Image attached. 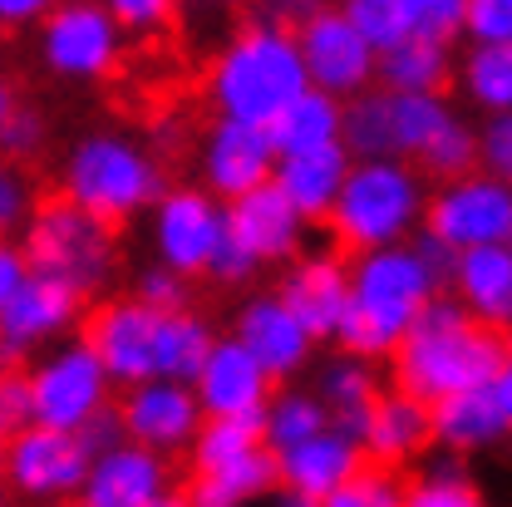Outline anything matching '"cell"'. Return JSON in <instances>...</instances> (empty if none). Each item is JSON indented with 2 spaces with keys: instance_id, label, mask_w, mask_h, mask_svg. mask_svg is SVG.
Masks as SVG:
<instances>
[{
  "instance_id": "6da1fadb",
  "label": "cell",
  "mask_w": 512,
  "mask_h": 507,
  "mask_svg": "<svg viewBox=\"0 0 512 507\" xmlns=\"http://www.w3.org/2000/svg\"><path fill=\"white\" fill-rule=\"evenodd\" d=\"M503 360H508V340L498 330L478 325L453 296H434L399 340V350L389 355V389L434 409L453 394L488 389Z\"/></svg>"
},
{
  "instance_id": "7a4b0ae2",
  "label": "cell",
  "mask_w": 512,
  "mask_h": 507,
  "mask_svg": "<svg viewBox=\"0 0 512 507\" xmlns=\"http://www.w3.org/2000/svg\"><path fill=\"white\" fill-rule=\"evenodd\" d=\"M306 89L311 84L296 50V30L261 10L227 35V45L207 69V104L217 109V119H232V124L266 128Z\"/></svg>"
},
{
  "instance_id": "3957f363",
  "label": "cell",
  "mask_w": 512,
  "mask_h": 507,
  "mask_svg": "<svg viewBox=\"0 0 512 507\" xmlns=\"http://www.w3.org/2000/svg\"><path fill=\"white\" fill-rule=\"evenodd\" d=\"M434 296H439L434 281L424 276L419 256L409 247L350 256V306H345L335 340H330L335 355H350L365 365L389 360Z\"/></svg>"
},
{
  "instance_id": "277c9868",
  "label": "cell",
  "mask_w": 512,
  "mask_h": 507,
  "mask_svg": "<svg viewBox=\"0 0 512 507\" xmlns=\"http://www.w3.org/2000/svg\"><path fill=\"white\" fill-rule=\"evenodd\" d=\"M163 192H168L163 163L128 133H84L64 153L60 197L109 232L153 212Z\"/></svg>"
},
{
  "instance_id": "5b68a950",
  "label": "cell",
  "mask_w": 512,
  "mask_h": 507,
  "mask_svg": "<svg viewBox=\"0 0 512 507\" xmlns=\"http://www.w3.org/2000/svg\"><path fill=\"white\" fill-rule=\"evenodd\" d=\"M424 207H429V183L414 173V163L399 158L350 163V178L325 227L340 256L389 252V247H409V237L424 227Z\"/></svg>"
},
{
  "instance_id": "8992f818",
  "label": "cell",
  "mask_w": 512,
  "mask_h": 507,
  "mask_svg": "<svg viewBox=\"0 0 512 507\" xmlns=\"http://www.w3.org/2000/svg\"><path fill=\"white\" fill-rule=\"evenodd\" d=\"M15 242H20L25 266H30L35 276H50V281L74 286L84 301H89V296L114 276V266H119L114 232L99 227L94 217H84L79 207H69L64 197L40 202Z\"/></svg>"
},
{
  "instance_id": "52a82bcc",
  "label": "cell",
  "mask_w": 512,
  "mask_h": 507,
  "mask_svg": "<svg viewBox=\"0 0 512 507\" xmlns=\"http://www.w3.org/2000/svg\"><path fill=\"white\" fill-rule=\"evenodd\" d=\"M25 384H30L35 424L40 429H55V434H79L104 409H114V384H109L104 365L94 360V350L79 335L50 345L25 370Z\"/></svg>"
},
{
  "instance_id": "ba28073f",
  "label": "cell",
  "mask_w": 512,
  "mask_h": 507,
  "mask_svg": "<svg viewBox=\"0 0 512 507\" xmlns=\"http://www.w3.org/2000/svg\"><path fill=\"white\" fill-rule=\"evenodd\" d=\"M124 60V30L114 25L109 5L94 0H69V5H50V15L40 20V64L55 79H104Z\"/></svg>"
},
{
  "instance_id": "9c48e42d",
  "label": "cell",
  "mask_w": 512,
  "mask_h": 507,
  "mask_svg": "<svg viewBox=\"0 0 512 507\" xmlns=\"http://www.w3.org/2000/svg\"><path fill=\"white\" fill-rule=\"evenodd\" d=\"M296 50L306 64V84L330 94L335 104H350L375 89V50L355 35V25L340 15V5H316L296 25Z\"/></svg>"
},
{
  "instance_id": "30bf717a",
  "label": "cell",
  "mask_w": 512,
  "mask_h": 507,
  "mask_svg": "<svg viewBox=\"0 0 512 507\" xmlns=\"http://www.w3.org/2000/svg\"><path fill=\"white\" fill-rule=\"evenodd\" d=\"M148 227H153L158 266L192 281V276H207L212 256L227 237V207L202 188H168L153 202Z\"/></svg>"
},
{
  "instance_id": "8fae6325",
  "label": "cell",
  "mask_w": 512,
  "mask_h": 507,
  "mask_svg": "<svg viewBox=\"0 0 512 507\" xmlns=\"http://www.w3.org/2000/svg\"><path fill=\"white\" fill-rule=\"evenodd\" d=\"M424 232H434L453 252H478V247H508L512 237V188L473 173L448 188L429 192L424 207Z\"/></svg>"
},
{
  "instance_id": "7c38bea8",
  "label": "cell",
  "mask_w": 512,
  "mask_h": 507,
  "mask_svg": "<svg viewBox=\"0 0 512 507\" xmlns=\"http://www.w3.org/2000/svg\"><path fill=\"white\" fill-rule=\"evenodd\" d=\"M89 448L79 444V434H55L30 424L25 434H15L5 444V488L30 498V503H74L84 478H89Z\"/></svg>"
},
{
  "instance_id": "4fadbf2b",
  "label": "cell",
  "mask_w": 512,
  "mask_h": 507,
  "mask_svg": "<svg viewBox=\"0 0 512 507\" xmlns=\"http://www.w3.org/2000/svg\"><path fill=\"white\" fill-rule=\"evenodd\" d=\"M114 409H119V424H124V444L148 448L158 458H188L197 429L207 424L202 409H197V394L173 380L133 384V389H124V399Z\"/></svg>"
},
{
  "instance_id": "5bb4252c",
  "label": "cell",
  "mask_w": 512,
  "mask_h": 507,
  "mask_svg": "<svg viewBox=\"0 0 512 507\" xmlns=\"http://www.w3.org/2000/svg\"><path fill=\"white\" fill-rule=\"evenodd\" d=\"M153 330H158V316L124 296V301H104V306L84 311L79 340L94 350L109 384L124 394L133 384L153 380Z\"/></svg>"
},
{
  "instance_id": "9a60e30c",
  "label": "cell",
  "mask_w": 512,
  "mask_h": 507,
  "mask_svg": "<svg viewBox=\"0 0 512 507\" xmlns=\"http://www.w3.org/2000/svg\"><path fill=\"white\" fill-rule=\"evenodd\" d=\"M271 296L301 320V330L316 345L335 340V325H340L345 306H350V256L330 252V247L301 252L281 271V286Z\"/></svg>"
},
{
  "instance_id": "2e32d148",
  "label": "cell",
  "mask_w": 512,
  "mask_h": 507,
  "mask_svg": "<svg viewBox=\"0 0 512 507\" xmlns=\"http://www.w3.org/2000/svg\"><path fill=\"white\" fill-rule=\"evenodd\" d=\"M232 340L261 365V375L271 384H296L306 375V365L316 360V340L301 330V320L291 316L271 291L247 296L232 316Z\"/></svg>"
},
{
  "instance_id": "e0dca14e",
  "label": "cell",
  "mask_w": 512,
  "mask_h": 507,
  "mask_svg": "<svg viewBox=\"0 0 512 507\" xmlns=\"http://www.w3.org/2000/svg\"><path fill=\"white\" fill-rule=\"evenodd\" d=\"M271 389L276 384L261 375V365L232 335H217L202 375L192 380L202 419H232V424H252V429H261V414L271 404Z\"/></svg>"
},
{
  "instance_id": "ac0fdd59",
  "label": "cell",
  "mask_w": 512,
  "mask_h": 507,
  "mask_svg": "<svg viewBox=\"0 0 512 507\" xmlns=\"http://www.w3.org/2000/svg\"><path fill=\"white\" fill-rule=\"evenodd\" d=\"M276 173V148L266 143V128L217 119L202 138V192H212L222 207L266 188Z\"/></svg>"
},
{
  "instance_id": "d6986e66",
  "label": "cell",
  "mask_w": 512,
  "mask_h": 507,
  "mask_svg": "<svg viewBox=\"0 0 512 507\" xmlns=\"http://www.w3.org/2000/svg\"><path fill=\"white\" fill-rule=\"evenodd\" d=\"M84 311H89V301H84L74 286L30 271L25 286L15 291V301H10L5 316H0V340L15 345L20 355H35V350L45 355L50 345L69 340L74 325H84Z\"/></svg>"
},
{
  "instance_id": "ffe728a7",
  "label": "cell",
  "mask_w": 512,
  "mask_h": 507,
  "mask_svg": "<svg viewBox=\"0 0 512 507\" xmlns=\"http://www.w3.org/2000/svg\"><path fill=\"white\" fill-rule=\"evenodd\" d=\"M173 463L148 448L119 444L89 463V478L79 488L74 507H148L163 493H173Z\"/></svg>"
},
{
  "instance_id": "44dd1931",
  "label": "cell",
  "mask_w": 512,
  "mask_h": 507,
  "mask_svg": "<svg viewBox=\"0 0 512 507\" xmlns=\"http://www.w3.org/2000/svg\"><path fill=\"white\" fill-rule=\"evenodd\" d=\"M227 237L242 242V247L256 256V266H276V261L291 266L296 256L306 252L311 227L301 222V212H296L281 192L266 183V188L227 202Z\"/></svg>"
},
{
  "instance_id": "7402d4cb",
  "label": "cell",
  "mask_w": 512,
  "mask_h": 507,
  "mask_svg": "<svg viewBox=\"0 0 512 507\" xmlns=\"http://www.w3.org/2000/svg\"><path fill=\"white\" fill-rule=\"evenodd\" d=\"M429 444H434L429 404H419V399H409V394H399V389H389V384H384L380 404L370 409V424H365V434H360V453H365V463L399 473L404 463H414Z\"/></svg>"
},
{
  "instance_id": "603a6c76",
  "label": "cell",
  "mask_w": 512,
  "mask_h": 507,
  "mask_svg": "<svg viewBox=\"0 0 512 507\" xmlns=\"http://www.w3.org/2000/svg\"><path fill=\"white\" fill-rule=\"evenodd\" d=\"M360 468H365L360 444L345 439V434H335V429H325L311 444L291 448V453H276V478H281V488H286V493H301V498H311V503H325V498H330L335 488H345Z\"/></svg>"
},
{
  "instance_id": "cb8c5ba5",
  "label": "cell",
  "mask_w": 512,
  "mask_h": 507,
  "mask_svg": "<svg viewBox=\"0 0 512 507\" xmlns=\"http://www.w3.org/2000/svg\"><path fill=\"white\" fill-rule=\"evenodd\" d=\"M350 178V153L340 143L316 148V153H296V158H276V173H271V188L281 192L306 227H325L335 197Z\"/></svg>"
},
{
  "instance_id": "d4e9b609",
  "label": "cell",
  "mask_w": 512,
  "mask_h": 507,
  "mask_svg": "<svg viewBox=\"0 0 512 507\" xmlns=\"http://www.w3.org/2000/svg\"><path fill=\"white\" fill-rule=\"evenodd\" d=\"M448 296L498 335H508L512 325V247H478V252H458V271Z\"/></svg>"
},
{
  "instance_id": "484cf974",
  "label": "cell",
  "mask_w": 512,
  "mask_h": 507,
  "mask_svg": "<svg viewBox=\"0 0 512 507\" xmlns=\"http://www.w3.org/2000/svg\"><path fill=\"white\" fill-rule=\"evenodd\" d=\"M380 394H384L380 365H365V360H350V355H330L316 370V399L330 414V429L355 439V444H360Z\"/></svg>"
},
{
  "instance_id": "4316f807",
  "label": "cell",
  "mask_w": 512,
  "mask_h": 507,
  "mask_svg": "<svg viewBox=\"0 0 512 507\" xmlns=\"http://www.w3.org/2000/svg\"><path fill=\"white\" fill-rule=\"evenodd\" d=\"M429 429H434V444L444 448L448 458L483 453V448H498L512 439L493 389H468V394H453L444 404H434L429 409Z\"/></svg>"
},
{
  "instance_id": "83f0119b",
  "label": "cell",
  "mask_w": 512,
  "mask_h": 507,
  "mask_svg": "<svg viewBox=\"0 0 512 507\" xmlns=\"http://www.w3.org/2000/svg\"><path fill=\"white\" fill-rule=\"evenodd\" d=\"M276 488H281V478H276V453L261 444V448H252L247 458L217 468V473L192 478L188 488H183V498H188V507H252V503H266Z\"/></svg>"
},
{
  "instance_id": "f1b7e54d",
  "label": "cell",
  "mask_w": 512,
  "mask_h": 507,
  "mask_svg": "<svg viewBox=\"0 0 512 507\" xmlns=\"http://www.w3.org/2000/svg\"><path fill=\"white\" fill-rule=\"evenodd\" d=\"M217 345V330L212 320L197 316V311H173V316H158V330H153V380H173L188 384L202 375L207 355Z\"/></svg>"
},
{
  "instance_id": "f546056e",
  "label": "cell",
  "mask_w": 512,
  "mask_h": 507,
  "mask_svg": "<svg viewBox=\"0 0 512 507\" xmlns=\"http://www.w3.org/2000/svg\"><path fill=\"white\" fill-rule=\"evenodd\" d=\"M340 119H345V104H335L330 94L306 89L301 99H291V104L266 124V143L276 148V158L316 153V148L340 143Z\"/></svg>"
},
{
  "instance_id": "4dcf8cb0",
  "label": "cell",
  "mask_w": 512,
  "mask_h": 507,
  "mask_svg": "<svg viewBox=\"0 0 512 507\" xmlns=\"http://www.w3.org/2000/svg\"><path fill=\"white\" fill-rule=\"evenodd\" d=\"M325 429H330V414L316 399V389H306V384H276L271 389V404L261 414V444L271 453H291V448L311 444Z\"/></svg>"
},
{
  "instance_id": "1f68e13d",
  "label": "cell",
  "mask_w": 512,
  "mask_h": 507,
  "mask_svg": "<svg viewBox=\"0 0 512 507\" xmlns=\"http://www.w3.org/2000/svg\"><path fill=\"white\" fill-rule=\"evenodd\" d=\"M453 69H458L453 50L409 40V45L380 55V64H375V89H384V94H444Z\"/></svg>"
},
{
  "instance_id": "d6a6232c",
  "label": "cell",
  "mask_w": 512,
  "mask_h": 507,
  "mask_svg": "<svg viewBox=\"0 0 512 507\" xmlns=\"http://www.w3.org/2000/svg\"><path fill=\"white\" fill-rule=\"evenodd\" d=\"M384 109H389V148L399 163H414L458 119L448 94H384Z\"/></svg>"
},
{
  "instance_id": "836d02e7",
  "label": "cell",
  "mask_w": 512,
  "mask_h": 507,
  "mask_svg": "<svg viewBox=\"0 0 512 507\" xmlns=\"http://www.w3.org/2000/svg\"><path fill=\"white\" fill-rule=\"evenodd\" d=\"M453 79L463 84V99H468L483 119L512 114V50L468 45L458 69H453Z\"/></svg>"
},
{
  "instance_id": "e575fe53",
  "label": "cell",
  "mask_w": 512,
  "mask_h": 507,
  "mask_svg": "<svg viewBox=\"0 0 512 507\" xmlns=\"http://www.w3.org/2000/svg\"><path fill=\"white\" fill-rule=\"evenodd\" d=\"M414 173H419L424 183H439V188L458 183V178L483 173V168H478V128L458 114V119H453V124H448L419 158H414Z\"/></svg>"
},
{
  "instance_id": "d590c367",
  "label": "cell",
  "mask_w": 512,
  "mask_h": 507,
  "mask_svg": "<svg viewBox=\"0 0 512 507\" xmlns=\"http://www.w3.org/2000/svg\"><path fill=\"white\" fill-rule=\"evenodd\" d=\"M404 507H488V503H483L478 483L468 478L463 458H439V463H429V468L409 483Z\"/></svg>"
},
{
  "instance_id": "8d00e7d4",
  "label": "cell",
  "mask_w": 512,
  "mask_h": 507,
  "mask_svg": "<svg viewBox=\"0 0 512 507\" xmlns=\"http://www.w3.org/2000/svg\"><path fill=\"white\" fill-rule=\"evenodd\" d=\"M252 448H261V429H252V424H232V419H207V424L197 429L192 448H188L192 478L217 473V468H227V463L247 458Z\"/></svg>"
},
{
  "instance_id": "74e56055",
  "label": "cell",
  "mask_w": 512,
  "mask_h": 507,
  "mask_svg": "<svg viewBox=\"0 0 512 507\" xmlns=\"http://www.w3.org/2000/svg\"><path fill=\"white\" fill-rule=\"evenodd\" d=\"M340 15L355 25V35L375 50V60L409 45V5L404 0H345Z\"/></svg>"
},
{
  "instance_id": "f35d334b",
  "label": "cell",
  "mask_w": 512,
  "mask_h": 507,
  "mask_svg": "<svg viewBox=\"0 0 512 507\" xmlns=\"http://www.w3.org/2000/svg\"><path fill=\"white\" fill-rule=\"evenodd\" d=\"M404 493H409L404 473H389V468L365 463L345 488H335L320 507H404Z\"/></svg>"
},
{
  "instance_id": "ab89813d",
  "label": "cell",
  "mask_w": 512,
  "mask_h": 507,
  "mask_svg": "<svg viewBox=\"0 0 512 507\" xmlns=\"http://www.w3.org/2000/svg\"><path fill=\"white\" fill-rule=\"evenodd\" d=\"M409 5V40L453 50L463 40V0H404Z\"/></svg>"
},
{
  "instance_id": "60d3db41",
  "label": "cell",
  "mask_w": 512,
  "mask_h": 507,
  "mask_svg": "<svg viewBox=\"0 0 512 507\" xmlns=\"http://www.w3.org/2000/svg\"><path fill=\"white\" fill-rule=\"evenodd\" d=\"M128 301H138V306L153 311V316H173V311H188V281L173 276L168 266L148 261V266H138V276H133V296H128Z\"/></svg>"
},
{
  "instance_id": "b9f144b4",
  "label": "cell",
  "mask_w": 512,
  "mask_h": 507,
  "mask_svg": "<svg viewBox=\"0 0 512 507\" xmlns=\"http://www.w3.org/2000/svg\"><path fill=\"white\" fill-rule=\"evenodd\" d=\"M45 143H50V124H45V114H40V109L15 104V114H10L5 128H0V158L20 168V163L40 158V153H45Z\"/></svg>"
},
{
  "instance_id": "7bdbcfd3",
  "label": "cell",
  "mask_w": 512,
  "mask_h": 507,
  "mask_svg": "<svg viewBox=\"0 0 512 507\" xmlns=\"http://www.w3.org/2000/svg\"><path fill=\"white\" fill-rule=\"evenodd\" d=\"M463 40L512 50V0H463Z\"/></svg>"
},
{
  "instance_id": "ee69618b",
  "label": "cell",
  "mask_w": 512,
  "mask_h": 507,
  "mask_svg": "<svg viewBox=\"0 0 512 507\" xmlns=\"http://www.w3.org/2000/svg\"><path fill=\"white\" fill-rule=\"evenodd\" d=\"M30 212H35L30 178H25L15 163H5V158H0V242H15V237L25 232Z\"/></svg>"
},
{
  "instance_id": "f6af8a7d",
  "label": "cell",
  "mask_w": 512,
  "mask_h": 507,
  "mask_svg": "<svg viewBox=\"0 0 512 507\" xmlns=\"http://www.w3.org/2000/svg\"><path fill=\"white\" fill-rule=\"evenodd\" d=\"M478 168L498 183H512V114L483 119V128H478Z\"/></svg>"
},
{
  "instance_id": "bcb514c9",
  "label": "cell",
  "mask_w": 512,
  "mask_h": 507,
  "mask_svg": "<svg viewBox=\"0 0 512 507\" xmlns=\"http://www.w3.org/2000/svg\"><path fill=\"white\" fill-rule=\"evenodd\" d=\"M409 252L419 256V266H424V276L434 281V291H439V296H448V286H453V271H458V252H453L448 242H439L434 232H424V227L409 237Z\"/></svg>"
},
{
  "instance_id": "7dc6e473",
  "label": "cell",
  "mask_w": 512,
  "mask_h": 507,
  "mask_svg": "<svg viewBox=\"0 0 512 507\" xmlns=\"http://www.w3.org/2000/svg\"><path fill=\"white\" fill-rule=\"evenodd\" d=\"M30 424H35L30 384H25V375H5V380H0V444H10V439L25 434Z\"/></svg>"
},
{
  "instance_id": "c3c4849f",
  "label": "cell",
  "mask_w": 512,
  "mask_h": 507,
  "mask_svg": "<svg viewBox=\"0 0 512 507\" xmlns=\"http://www.w3.org/2000/svg\"><path fill=\"white\" fill-rule=\"evenodd\" d=\"M109 15H114V25L119 30H138V35H148V30H163L168 20H173V5L168 0H109Z\"/></svg>"
},
{
  "instance_id": "681fc988",
  "label": "cell",
  "mask_w": 512,
  "mask_h": 507,
  "mask_svg": "<svg viewBox=\"0 0 512 507\" xmlns=\"http://www.w3.org/2000/svg\"><path fill=\"white\" fill-rule=\"evenodd\" d=\"M256 271V256L242 247V242H232V237H222V247H217V256H212V266H207V276L217 281V286H247Z\"/></svg>"
},
{
  "instance_id": "f907efd6",
  "label": "cell",
  "mask_w": 512,
  "mask_h": 507,
  "mask_svg": "<svg viewBox=\"0 0 512 507\" xmlns=\"http://www.w3.org/2000/svg\"><path fill=\"white\" fill-rule=\"evenodd\" d=\"M79 444L89 448V458H99V453H109V448L124 444V424H119V409H104L94 424H84L79 429Z\"/></svg>"
},
{
  "instance_id": "816d5d0a",
  "label": "cell",
  "mask_w": 512,
  "mask_h": 507,
  "mask_svg": "<svg viewBox=\"0 0 512 507\" xmlns=\"http://www.w3.org/2000/svg\"><path fill=\"white\" fill-rule=\"evenodd\" d=\"M25 276H30V266H25L20 242H0V316H5V306L15 301V291L25 286Z\"/></svg>"
},
{
  "instance_id": "f5cc1de1",
  "label": "cell",
  "mask_w": 512,
  "mask_h": 507,
  "mask_svg": "<svg viewBox=\"0 0 512 507\" xmlns=\"http://www.w3.org/2000/svg\"><path fill=\"white\" fill-rule=\"evenodd\" d=\"M45 15H50L45 0H0V25H35L40 30Z\"/></svg>"
},
{
  "instance_id": "db71d44e",
  "label": "cell",
  "mask_w": 512,
  "mask_h": 507,
  "mask_svg": "<svg viewBox=\"0 0 512 507\" xmlns=\"http://www.w3.org/2000/svg\"><path fill=\"white\" fill-rule=\"evenodd\" d=\"M493 399H498V409H503V419H508V429H512V350H508V360H503V370L493 375Z\"/></svg>"
},
{
  "instance_id": "11a10c76",
  "label": "cell",
  "mask_w": 512,
  "mask_h": 507,
  "mask_svg": "<svg viewBox=\"0 0 512 507\" xmlns=\"http://www.w3.org/2000/svg\"><path fill=\"white\" fill-rule=\"evenodd\" d=\"M25 360H30V355H20L15 345H5V340H0V380H5V375H25V370H30Z\"/></svg>"
},
{
  "instance_id": "9f6ffc18",
  "label": "cell",
  "mask_w": 512,
  "mask_h": 507,
  "mask_svg": "<svg viewBox=\"0 0 512 507\" xmlns=\"http://www.w3.org/2000/svg\"><path fill=\"white\" fill-rule=\"evenodd\" d=\"M266 507H320V503H311V498H301V493H286V488H276V493L266 498Z\"/></svg>"
},
{
  "instance_id": "6f0895ef",
  "label": "cell",
  "mask_w": 512,
  "mask_h": 507,
  "mask_svg": "<svg viewBox=\"0 0 512 507\" xmlns=\"http://www.w3.org/2000/svg\"><path fill=\"white\" fill-rule=\"evenodd\" d=\"M15 104H20V99H15V89H10V79H0V128H5V119L15 114Z\"/></svg>"
},
{
  "instance_id": "680465c9",
  "label": "cell",
  "mask_w": 512,
  "mask_h": 507,
  "mask_svg": "<svg viewBox=\"0 0 512 507\" xmlns=\"http://www.w3.org/2000/svg\"><path fill=\"white\" fill-rule=\"evenodd\" d=\"M148 507H188V498H183V488H173V493H163L158 503H148Z\"/></svg>"
},
{
  "instance_id": "91938a15",
  "label": "cell",
  "mask_w": 512,
  "mask_h": 507,
  "mask_svg": "<svg viewBox=\"0 0 512 507\" xmlns=\"http://www.w3.org/2000/svg\"><path fill=\"white\" fill-rule=\"evenodd\" d=\"M0 478H5V444H0Z\"/></svg>"
},
{
  "instance_id": "94428289",
  "label": "cell",
  "mask_w": 512,
  "mask_h": 507,
  "mask_svg": "<svg viewBox=\"0 0 512 507\" xmlns=\"http://www.w3.org/2000/svg\"><path fill=\"white\" fill-rule=\"evenodd\" d=\"M503 340H508V350H512V325H508V335H503Z\"/></svg>"
},
{
  "instance_id": "6125c7cd",
  "label": "cell",
  "mask_w": 512,
  "mask_h": 507,
  "mask_svg": "<svg viewBox=\"0 0 512 507\" xmlns=\"http://www.w3.org/2000/svg\"><path fill=\"white\" fill-rule=\"evenodd\" d=\"M508 247H512V237H508Z\"/></svg>"
},
{
  "instance_id": "be15d7a7",
  "label": "cell",
  "mask_w": 512,
  "mask_h": 507,
  "mask_svg": "<svg viewBox=\"0 0 512 507\" xmlns=\"http://www.w3.org/2000/svg\"><path fill=\"white\" fill-rule=\"evenodd\" d=\"M508 188H512V183H508Z\"/></svg>"
}]
</instances>
